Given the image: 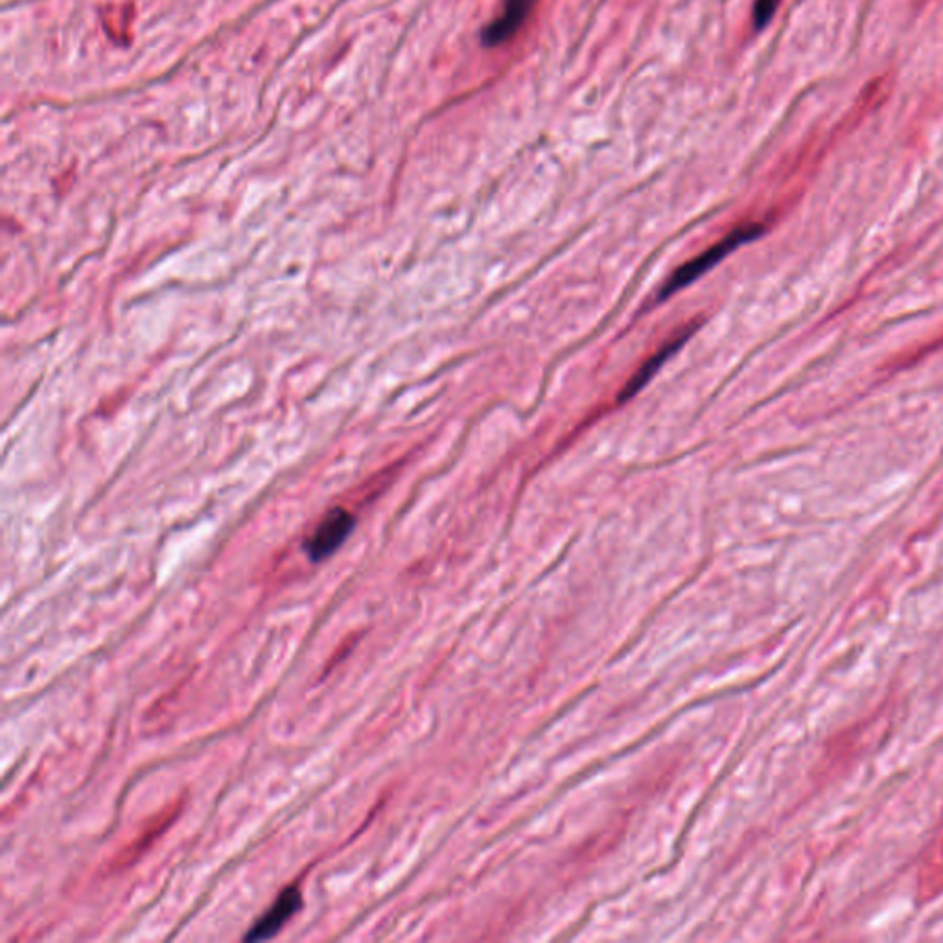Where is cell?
<instances>
[{
	"label": "cell",
	"mask_w": 943,
	"mask_h": 943,
	"mask_svg": "<svg viewBox=\"0 0 943 943\" xmlns=\"http://www.w3.org/2000/svg\"><path fill=\"white\" fill-rule=\"evenodd\" d=\"M761 227L759 225H743V227H737L735 231L724 236L722 240H719L717 244L711 245L708 247L704 253H700L699 257L689 260L687 264H684L682 268L676 269L673 273V277L667 280L662 288V293H660V299H665L673 293L680 292L684 290L686 286H689L691 282L700 279L704 273H708L711 268H715L722 258L728 257L730 253H734L737 247L746 244V242H752L754 238H757L761 234Z\"/></svg>",
	"instance_id": "cell-1"
},
{
	"label": "cell",
	"mask_w": 943,
	"mask_h": 943,
	"mask_svg": "<svg viewBox=\"0 0 943 943\" xmlns=\"http://www.w3.org/2000/svg\"><path fill=\"white\" fill-rule=\"evenodd\" d=\"M354 525H356L354 516L341 507H336L330 513H326L321 524L315 527L312 536L304 542V551L308 559L312 562L330 559L345 544V540L354 531Z\"/></svg>",
	"instance_id": "cell-2"
},
{
	"label": "cell",
	"mask_w": 943,
	"mask_h": 943,
	"mask_svg": "<svg viewBox=\"0 0 943 943\" xmlns=\"http://www.w3.org/2000/svg\"><path fill=\"white\" fill-rule=\"evenodd\" d=\"M303 909V894L299 886H288L282 890L275 903L269 907L264 916L245 934V942H262L277 936L282 927L292 920L293 916Z\"/></svg>",
	"instance_id": "cell-3"
},
{
	"label": "cell",
	"mask_w": 943,
	"mask_h": 943,
	"mask_svg": "<svg viewBox=\"0 0 943 943\" xmlns=\"http://www.w3.org/2000/svg\"><path fill=\"white\" fill-rule=\"evenodd\" d=\"M536 0H503L501 15L492 21L483 32L485 47H500L501 43L509 41L520 26L525 23L527 15L535 8Z\"/></svg>",
	"instance_id": "cell-4"
},
{
	"label": "cell",
	"mask_w": 943,
	"mask_h": 943,
	"mask_svg": "<svg viewBox=\"0 0 943 943\" xmlns=\"http://www.w3.org/2000/svg\"><path fill=\"white\" fill-rule=\"evenodd\" d=\"M689 336H691V330H686V334H680L678 338L669 341L664 349L658 350V352L652 356L651 360L647 361V363L641 367L640 371L630 378L629 384L623 387L621 400H629V398H632L636 393H640L641 389L651 382L652 376L664 367L665 361L669 360V358L675 354L676 350L680 349V347L686 343Z\"/></svg>",
	"instance_id": "cell-5"
},
{
	"label": "cell",
	"mask_w": 943,
	"mask_h": 943,
	"mask_svg": "<svg viewBox=\"0 0 943 943\" xmlns=\"http://www.w3.org/2000/svg\"><path fill=\"white\" fill-rule=\"evenodd\" d=\"M135 19V6L131 2L120 4V6H105L102 8V24L105 32L115 41L122 43L124 47L131 41V23Z\"/></svg>",
	"instance_id": "cell-6"
},
{
	"label": "cell",
	"mask_w": 943,
	"mask_h": 943,
	"mask_svg": "<svg viewBox=\"0 0 943 943\" xmlns=\"http://www.w3.org/2000/svg\"><path fill=\"white\" fill-rule=\"evenodd\" d=\"M778 6H780V0H756V4H754V26H756V30L765 28L772 21Z\"/></svg>",
	"instance_id": "cell-7"
}]
</instances>
